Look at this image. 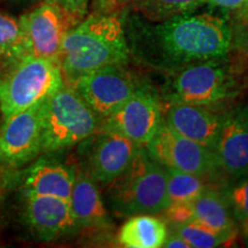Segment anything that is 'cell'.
I'll use <instances>...</instances> for the list:
<instances>
[{
	"label": "cell",
	"instance_id": "29",
	"mask_svg": "<svg viewBox=\"0 0 248 248\" xmlns=\"http://www.w3.org/2000/svg\"><path fill=\"white\" fill-rule=\"evenodd\" d=\"M248 0H207V2L229 9H235L243 6Z\"/></svg>",
	"mask_w": 248,
	"mask_h": 248
},
{
	"label": "cell",
	"instance_id": "15",
	"mask_svg": "<svg viewBox=\"0 0 248 248\" xmlns=\"http://www.w3.org/2000/svg\"><path fill=\"white\" fill-rule=\"evenodd\" d=\"M162 119L178 135L215 150L223 117L208 106L167 102V106H162Z\"/></svg>",
	"mask_w": 248,
	"mask_h": 248
},
{
	"label": "cell",
	"instance_id": "6",
	"mask_svg": "<svg viewBox=\"0 0 248 248\" xmlns=\"http://www.w3.org/2000/svg\"><path fill=\"white\" fill-rule=\"evenodd\" d=\"M223 60V59H222ZM232 69L209 60L173 71L166 88L167 102L212 106L224 100L232 89Z\"/></svg>",
	"mask_w": 248,
	"mask_h": 248
},
{
	"label": "cell",
	"instance_id": "17",
	"mask_svg": "<svg viewBox=\"0 0 248 248\" xmlns=\"http://www.w3.org/2000/svg\"><path fill=\"white\" fill-rule=\"evenodd\" d=\"M75 169V183L69 202L77 228H105L108 223V214L98 184L82 168Z\"/></svg>",
	"mask_w": 248,
	"mask_h": 248
},
{
	"label": "cell",
	"instance_id": "13",
	"mask_svg": "<svg viewBox=\"0 0 248 248\" xmlns=\"http://www.w3.org/2000/svg\"><path fill=\"white\" fill-rule=\"evenodd\" d=\"M24 219L42 240H54L74 232L77 223L69 200L52 195L24 194Z\"/></svg>",
	"mask_w": 248,
	"mask_h": 248
},
{
	"label": "cell",
	"instance_id": "24",
	"mask_svg": "<svg viewBox=\"0 0 248 248\" xmlns=\"http://www.w3.org/2000/svg\"><path fill=\"white\" fill-rule=\"evenodd\" d=\"M234 11L230 24L231 51L237 52L240 62H248V1Z\"/></svg>",
	"mask_w": 248,
	"mask_h": 248
},
{
	"label": "cell",
	"instance_id": "23",
	"mask_svg": "<svg viewBox=\"0 0 248 248\" xmlns=\"http://www.w3.org/2000/svg\"><path fill=\"white\" fill-rule=\"evenodd\" d=\"M170 225H172V232L177 233L188 244V246L193 248H214L232 241L226 235L194 221Z\"/></svg>",
	"mask_w": 248,
	"mask_h": 248
},
{
	"label": "cell",
	"instance_id": "1",
	"mask_svg": "<svg viewBox=\"0 0 248 248\" xmlns=\"http://www.w3.org/2000/svg\"><path fill=\"white\" fill-rule=\"evenodd\" d=\"M135 44L142 62L173 73L190 64L225 58L231 51V29L216 15L184 13L145 29Z\"/></svg>",
	"mask_w": 248,
	"mask_h": 248
},
{
	"label": "cell",
	"instance_id": "5",
	"mask_svg": "<svg viewBox=\"0 0 248 248\" xmlns=\"http://www.w3.org/2000/svg\"><path fill=\"white\" fill-rule=\"evenodd\" d=\"M100 119L71 86L63 84L42 104V153H55L83 142Z\"/></svg>",
	"mask_w": 248,
	"mask_h": 248
},
{
	"label": "cell",
	"instance_id": "14",
	"mask_svg": "<svg viewBox=\"0 0 248 248\" xmlns=\"http://www.w3.org/2000/svg\"><path fill=\"white\" fill-rule=\"evenodd\" d=\"M214 152L221 171L231 177L248 175V107L223 116Z\"/></svg>",
	"mask_w": 248,
	"mask_h": 248
},
{
	"label": "cell",
	"instance_id": "3",
	"mask_svg": "<svg viewBox=\"0 0 248 248\" xmlns=\"http://www.w3.org/2000/svg\"><path fill=\"white\" fill-rule=\"evenodd\" d=\"M106 187L108 202L120 215H159L170 206L166 169L152 159L144 146L125 171Z\"/></svg>",
	"mask_w": 248,
	"mask_h": 248
},
{
	"label": "cell",
	"instance_id": "12",
	"mask_svg": "<svg viewBox=\"0 0 248 248\" xmlns=\"http://www.w3.org/2000/svg\"><path fill=\"white\" fill-rule=\"evenodd\" d=\"M42 104L2 119L0 164L22 166L42 153Z\"/></svg>",
	"mask_w": 248,
	"mask_h": 248
},
{
	"label": "cell",
	"instance_id": "20",
	"mask_svg": "<svg viewBox=\"0 0 248 248\" xmlns=\"http://www.w3.org/2000/svg\"><path fill=\"white\" fill-rule=\"evenodd\" d=\"M166 169L167 192L170 203L188 202L209 188L206 177L178 170Z\"/></svg>",
	"mask_w": 248,
	"mask_h": 248
},
{
	"label": "cell",
	"instance_id": "22",
	"mask_svg": "<svg viewBox=\"0 0 248 248\" xmlns=\"http://www.w3.org/2000/svg\"><path fill=\"white\" fill-rule=\"evenodd\" d=\"M204 2H207V0H138L136 5L146 20L151 22H162L193 11Z\"/></svg>",
	"mask_w": 248,
	"mask_h": 248
},
{
	"label": "cell",
	"instance_id": "7",
	"mask_svg": "<svg viewBox=\"0 0 248 248\" xmlns=\"http://www.w3.org/2000/svg\"><path fill=\"white\" fill-rule=\"evenodd\" d=\"M69 86L100 121L113 114L140 88L137 78L124 68V64H110L89 71Z\"/></svg>",
	"mask_w": 248,
	"mask_h": 248
},
{
	"label": "cell",
	"instance_id": "2",
	"mask_svg": "<svg viewBox=\"0 0 248 248\" xmlns=\"http://www.w3.org/2000/svg\"><path fill=\"white\" fill-rule=\"evenodd\" d=\"M130 47L119 15L94 13L74 27L62 43L58 61L63 83L73 84L89 71L126 64Z\"/></svg>",
	"mask_w": 248,
	"mask_h": 248
},
{
	"label": "cell",
	"instance_id": "10",
	"mask_svg": "<svg viewBox=\"0 0 248 248\" xmlns=\"http://www.w3.org/2000/svg\"><path fill=\"white\" fill-rule=\"evenodd\" d=\"M162 121L160 101L147 88H139L122 106L100 121L98 130L117 133L145 147Z\"/></svg>",
	"mask_w": 248,
	"mask_h": 248
},
{
	"label": "cell",
	"instance_id": "26",
	"mask_svg": "<svg viewBox=\"0 0 248 248\" xmlns=\"http://www.w3.org/2000/svg\"><path fill=\"white\" fill-rule=\"evenodd\" d=\"M138 0H95V13L119 15L130 5L136 4Z\"/></svg>",
	"mask_w": 248,
	"mask_h": 248
},
{
	"label": "cell",
	"instance_id": "27",
	"mask_svg": "<svg viewBox=\"0 0 248 248\" xmlns=\"http://www.w3.org/2000/svg\"><path fill=\"white\" fill-rule=\"evenodd\" d=\"M46 1L53 2V4L60 6L61 8L67 11L80 22L84 20V15L89 4V0H46Z\"/></svg>",
	"mask_w": 248,
	"mask_h": 248
},
{
	"label": "cell",
	"instance_id": "18",
	"mask_svg": "<svg viewBox=\"0 0 248 248\" xmlns=\"http://www.w3.org/2000/svg\"><path fill=\"white\" fill-rule=\"evenodd\" d=\"M186 207L188 221L200 223L231 240L237 235L228 200L215 188H207L195 199L186 202Z\"/></svg>",
	"mask_w": 248,
	"mask_h": 248
},
{
	"label": "cell",
	"instance_id": "32",
	"mask_svg": "<svg viewBox=\"0 0 248 248\" xmlns=\"http://www.w3.org/2000/svg\"><path fill=\"white\" fill-rule=\"evenodd\" d=\"M0 115H1V113H0ZM1 122H2V121H1V120H0V125H1Z\"/></svg>",
	"mask_w": 248,
	"mask_h": 248
},
{
	"label": "cell",
	"instance_id": "19",
	"mask_svg": "<svg viewBox=\"0 0 248 248\" xmlns=\"http://www.w3.org/2000/svg\"><path fill=\"white\" fill-rule=\"evenodd\" d=\"M167 222L151 214L130 216L117 233V243L126 248H160L168 237Z\"/></svg>",
	"mask_w": 248,
	"mask_h": 248
},
{
	"label": "cell",
	"instance_id": "28",
	"mask_svg": "<svg viewBox=\"0 0 248 248\" xmlns=\"http://www.w3.org/2000/svg\"><path fill=\"white\" fill-rule=\"evenodd\" d=\"M163 247L166 248H190L188 244L183 239L182 237H179L177 233L175 232H171V233H168V237H167L166 241H164Z\"/></svg>",
	"mask_w": 248,
	"mask_h": 248
},
{
	"label": "cell",
	"instance_id": "25",
	"mask_svg": "<svg viewBox=\"0 0 248 248\" xmlns=\"http://www.w3.org/2000/svg\"><path fill=\"white\" fill-rule=\"evenodd\" d=\"M231 213L241 224L248 219V177L234 185L226 194Z\"/></svg>",
	"mask_w": 248,
	"mask_h": 248
},
{
	"label": "cell",
	"instance_id": "30",
	"mask_svg": "<svg viewBox=\"0 0 248 248\" xmlns=\"http://www.w3.org/2000/svg\"><path fill=\"white\" fill-rule=\"evenodd\" d=\"M1 1H6V2H9V4L20 6V5L27 4V2L32 1V0H1Z\"/></svg>",
	"mask_w": 248,
	"mask_h": 248
},
{
	"label": "cell",
	"instance_id": "4",
	"mask_svg": "<svg viewBox=\"0 0 248 248\" xmlns=\"http://www.w3.org/2000/svg\"><path fill=\"white\" fill-rule=\"evenodd\" d=\"M58 60L24 57L0 68L2 119L44 102L63 85Z\"/></svg>",
	"mask_w": 248,
	"mask_h": 248
},
{
	"label": "cell",
	"instance_id": "8",
	"mask_svg": "<svg viewBox=\"0 0 248 248\" xmlns=\"http://www.w3.org/2000/svg\"><path fill=\"white\" fill-rule=\"evenodd\" d=\"M147 154L163 168L213 177L218 169L215 152L178 135L162 121L154 138L145 146Z\"/></svg>",
	"mask_w": 248,
	"mask_h": 248
},
{
	"label": "cell",
	"instance_id": "11",
	"mask_svg": "<svg viewBox=\"0 0 248 248\" xmlns=\"http://www.w3.org/2000/svg\"><path fill=\"white\" fill-rule=\"evenodd\" d=\"M86 140L83 170L100 186H107L122 175L141 147L123 136L102 130Z\"/></svg>",
	"mask_w": 248,
	"mask_h": 248
},
{
	"label": "cell",
	"instance_id": "16",
	"mask_svg": "<svg viewBox=\"0 0 248 248\" xmlns=\"http://www.w3.org/2000/svg\"><path fill=\"white\" fill-rule=\"evenodd\" d=\"M76 169L57 160L40 159L29 167L23 177V193L52 195L69 200Z\"/></svg>",
	"mask_w": 248,
	"mask_h": 248
},
{
	"label": "cell",
	"instance_id": "31",
	"mask_svg": "<svg viewBox=\"0 0 248 248\" xmlns=\"http://www.w3.org/2000/svg\"><path fill=\"white\" fill-rule=\"evenodd\" d=\"M243 232L246 237H248V219L246 222L243 223Z\"/></svg>",
	"mask_w": 248,
	"mask_h": 248
},
{
	"label": "cell",
	"instance_id": "21",
	"mask_svg": "<svg viewBox=\"0 0 248 248\" xmlns=\"http://www.w3.org/2000/svg\"><path fill=\"white\" fill-rule=\"evenodd\" d=\"M26 57L20 20L0 12V68Z\"/></svg>",
	"mask_w": 248,
	"mask_h": 248
},
{
	"label": "cell",
	"instance_id": "9",
	"mask_svg": "<svg viewBox=\"0 0 248 248\" xmlns=\"http://www.w3.org/2000/svg\"><path fill=\"white\" fill-rule=\"evenodd\" d=\"M79 22L60 6L49 1L21 16L26 57L58 60L64 37Z\"/></svg>",
	"mask_w": 248,
	"mask_h": 248
}]
</instances>
